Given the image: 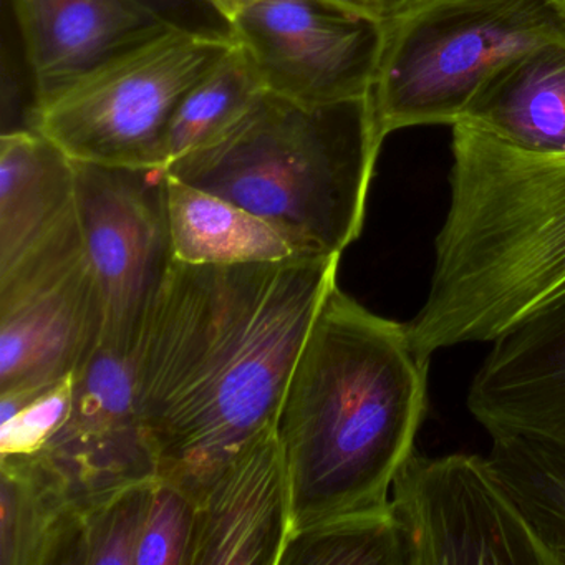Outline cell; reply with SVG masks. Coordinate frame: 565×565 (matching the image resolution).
Returning <instances> with one entry per match:
<instances>
[{
	"label": "cell",
	"mask_w": 565,
	"mask_h": 565,
	"mask_svg": "<svg viewBox=\"0 0 565 565\" xmlns=\"http://www.w3.org/2000/svg\"><path fill=\"white\" fill-rule=\"evenodd\" d=\"M213 2L217 6V9L230 19L231 24H233L234 15L239 14L244 8L253 4L256 0H213Z\"/></svg>",
	"instance_id": "83f0119b"
},
{
	"label": "cell",
	"mask_w": 565,
	"mask_h": 565,
	"mask_svg": "<svg viewBox=\"0 0 565 565\" xmlns=\"http://www.w3.org/2000/svg\"><path fill=\"white\" fill-rule=\"evenodd\" d=\"M383 141L372 94L300 104L266 90L224 137L167 171L256 214L300 256L340 257L362 234Z\"/></svg>",
	"instance_id": "277c9868"
},
{
	"label": "cell",
	"mask_w": 565,
	"mask_h": 565,
	"mask_svg": "<svg viewBox=\"0 0 565 565\" xmlns=\"http://www.w3.org/2000/svg\"><path fill=\"white\" fill-rule=\"evenodd\" d=\"M339 260H173L134 355L138 409L160 478L196 499L234 456L276 429Z\"/></svg>",
	"instance_id": "6da1fadb"
},
{
	"label": "cell",
	"mask_w": 565,
	"mask_h": 565,
	"mask_svg": "<svg viewBox=\"0 0 565 565\" xmlns=\"http://www.w3.org/2000/svg\"><path fill=\"white\" fill-rule=\"evenodd\" d=\"M42 455L67 476L85 509L158 476L138 409L134 356L98 347L78 370L71 412Z\"/></svg>",
	"instance_id": "8fae6325"
},
{
	"label": "cell",
	"mask_w": 565,
	"mask_h": 565,
	"mask_svg": "<svg viewBox=\"0 0 565 565\" xmlns=\"http://www.w3.org/2000/svg\"><path fill=\"white\" fill-rule=\"evenodd\" d=\"M555 41H565L555 0H422L386 19L372 88L380 137L455 127L502 65Z\"/></svg>",
	"instance_id": "5b68a950"
},
{
	"label": "cell",
	"mask_w": 565,
	"mask_h": 565,
	"mask_svg": "<svg viewBox=\"0 0 565 565\" xmlns=\"http://www.w3.org/2000/svg\"><path fill=\"white\" fill-rule=\"evenodd\" d=\"M104 312L87 257L0 292V395L75 375L102 345Z\"/></svg>",
	"instance_id": "7c38bea8"
},
{
	"label": "cell",
	"mask_w": 565,
	"mask_h": 565,
	"mask_svg": "<svg viewBox=\"0 0 565 565\" xmlns=\"http://www.w3.org/2000/svg\"><path fill=\"white\" fill-rule=\"evenodd\" d=\"M196 499L158 476L135 565H190Z\"/></svg>",
	"instance_id": "cb8c5ba5"
},
{
	"label": "cell",
	"mask_w": 565,
	"mask_h": 565,
	"mask_svg": "<svg viewBox=\"0 0 565 565\" xmlns=\"http://www.w3.org/2000/svg\"><path fill=\"white\" fill-rule=\"evenodd\" d=\"M157 478L125 486L85 509L84 565H135Z\"/></svg>",
	"instance_id": "7402d4cb"
},
{
	"label": "cell",
	"mask_w": 565,
	"mask_h": 565,
	"mask_svg": "<svg viewBox=\"0 0 565 565\" xmlns=\"http://www.w3.org/2000/svg\"><path fill=\"white\" fill-rule=\"evenodd\" d=\"M168 206L174 260L180 263H276L300 256L276 227L256 214L170 173Z\"/></svg>",
	"instance_id": "ac0fdd59"
},
{
	"label": "cell",
	"mask_w": 565,
	"mask_h": 565,
	"mask_svg": "<svg viewBox=\"0 0 565 565\" xmlns=\"http://www.w3.org/2000/svg\"><path fill=\"white\" fill-rule=\"evenodd\" d=\"M489 436L492 469L555 565H565V443L519 431Z\"/></svg>",
	"instance_id": "d6986e66"
},
{
	"label": "cell",
	"mask_w": 565,
	"mask_h": 565,
	"mask_svg": "<svg viewBox=\"0 0 565 565\" xmlns=\"http://www.w3.org/2000/svg\"><path fill=\"white\" fill-rule=\"evenodd\" d=\"M264 92L249 55L236 42L178 105L164 135V168L224 137Z\"/></svg>",
	"instance_id": "ffe728a7"
},
{
	"label": "cell",
	"mask_w": 565,
	"mask_h": 565,
	"mask_svg": "<svg viewBox=\"0 0 565 565\" xmlns=\"http://www.w3.org/2000/svg\"><path fill=\"white\" fill-rule=\"evenodd\" d=\"M75 168L85 257L104 312L102 347L134 356L174 260L168 171Z\"/></svg>",
	"instance_id": "52a82bcc"
},
{
	"label": "cell",
	"mask_w": 565,
	"mask_h": 565,
	"mask_svg": "<svg viewBox=\"0 0 565 565\" xmlns=\"http://www.w3.org/2000/svg\"><path fill=\"white\" fill-rule=\"evenodd\" d=\"M458 125L524 150L565 154V41L537 45L502 65Z\"/></svg>",
	"instance_id": "e0dca14e"
},
{
	"label": "cell",
	"mask_w": 565,
	"mask_h": 565,
	"mask_svg": "<svg viewBox=\"0 0 565 565\" xmlns=\"http://www.w3.org/2000/svg\"><path fill=\"white\" fill-rule=\"evenodd\" d=\"M85 508L42 455H0V565H84Z\"/></svg>",
	"instance_id": "2e32d148"
},
{
	"label": "cell",
	"mask_w": 565,
	"mask_h": 565,
	"mask_svg": "<svg viewBox=\"0 0 565 565\" xmlns=\"http://www.w3.org/2000/svg\"><path fill=\"white\" fill-rule=\"evenodd\" d=\"M290 534L289 472L273 429L198 494L190 565H279Z\"/></svg>",
	"instance_id": "4fadbf2b"
},
{
	"label": "cell",
	"mask_w": 565,
	"mask_h": 565,
	"mask_svg": "<svg viewBox=\"0 0 565 565\" xmlns=\"http://www.w3.org/2000/svg\"><path fill=\"white\" fill-rule=\"evenodd\" d=\"M164 28L216 41L236 42L230 19L213 0H134Z\"/></svg>",
	"instance_id": "d4e9b609"
},
{
	"label": "cell",
	"mask_w": 565,
	"mask_h": 565,
	"mask_svg": "<svg viewBox=\"0 0 565 565\" xmlns=\"http://www.w3.org/2000/svg\"><path fill=\"white\" fill-rule=\"evenodd\" d=\"M431 360L406 323L376 316L333 286L300 350L276 431L286 456L292 532L390 505L415 452Z\"/></svg>",
	"instance_id": "7a4b0ae2"
},
{
	"label": "cell",
	"mask_w": 565,
	"mask_h": 565,
	"mask_svg": "<svg viewBox=\"0 0 565 565\" xmlns=\"http://www.w3.org/2000/svg\"><path fill=\"white\" fill-rule=\"evenodd\" d=\"M468 408L489 435L565 443V302L492 343L472 376Z\"/></svg>",
	"instance_id": "5bb4252c"
},
{
	"label": "cell",
	"mask_w": 565,
	"mask_h": 565,
	"mask_svg": "<svg viewBox=\"0 0 565 565\" xmlns=\"http://www.w3.org/2000/svg\"><path fill=\"white\" fill-rule=\"evenodd\" d=\"M449 206L413 349L494 343L565 302V154L455 125Z\"/></svg>",
	"instance_id": "3957f363"
},
{
	"label": "cell",
	"mask_w": 565,
	"mask_h": 565,
	"mask_svg": "<svg viewBox=\"0 0 565 565\" xmlns=\"http://www.w3.org/2000/svg\"><path fill=\"white\" fill-rule=\"evenodd\" d=\"M335 2L347 6V8L353 9V11L362 12V14L373 15V18H382L379 0H335Z\"/></svg>",
	"instance_id": "4316f807"
},
{
	"label": "cell",
	"mask_w": 565,
	"mask_h": 565,
	"mask_svg": "<svg viewBox=\"0 0 565 565\" xmlns=\"http://www.w3.org/2000/svg\"><path fill=\"white\" fill-rule=\"evenodd\" d=\"M233 29L267 92L330 104L372 94L386 19L335 0H256L234 15Z\"/></svg>",
	"instance_id": "9c48e42d"
},
{
	"label": "cell",
	"mask_w": 565,
	"mask_h": 565,
	"mask_svg": "<svg viewBox=\"0 0 565 565\" xmlns=\"http://www.w3.org/2000/svg\"><path fill=\"white\" fill-rule=\"evenodd\" d=\"M35 100L167 31L134 0H12Z\"/></svg>",
	"instance_id": "9a60e30c"
},
{
	"label": "cell",
	"mask_w": 565,
	"mask_h": 565,
	"mask_svg": "<svg viewBox=\"0 0 565 565\" xmlns=\"http://www.w3.org/2000/svg\"><path fill=\"white\" fill-rule=\"evenodd\" d=\"M555 4L558 6V9H561L562 14L565 15V0H555Z\"/></svg>",
	"instance_id": "f1b7e54d"
},
{
	"label": "cell",
	"mask_w": 565,
	"mask_h": 565,
	"mask_svg": "<svg viewBox=\"0 0 565 565\" xmlns=\"http://www.w3.org/2000/svg\"><path fill=\"white\" fill-rule=\"evenodd\" d=\"M390 509L406 565H555L482 456L413 452L393 479Z\"/></svg>",
	"instance_id": "ba28073f"
},
{
	"label": "cell",
	"mask_w": 565,
	"mask_h": 565,
	"mask_svg": "<svg viewBox=\"0 0 565 565\" xmlns=\"http://www.w3.org/2000/svg\"><path fill=\"white\" fill-rule=\"evenodd\" d=\"M77 373L34 392L0 395V455L47 448L71 412Z\"/></svg>",
	"instance_id": "603a6c76"
},
{
	"label": "cell",
	"mask_w": 565,
	"mask_h": 565,
	"mask_svg": "<svg viewBox=\"0 0 565 565\" xmlns=\"http://www.w3.org/2000/svg\"><path fill=\"white\" fill-rule=\"evenodd\" d=\"M77 168L34 128L0 138V292L84 256Z\"/></svg>",
	"instance_id": "30bf717a"
},
{
	"label": "cell",
	"mask_w": 565,
	"mask_h": 565,
	"mask_svg": "<svg viewBox=\"0 0 565 565\" xmlns=\"http://www.w3.org/2000/svg\"><path fill=\"white\" fill-rule=\"evenodd\" d=\"M279 565H406V557L388 505L292 532Z\"/></svg>",
	"instance_id": "44dd1931"
},
{
	"label": "cell",
	"mask_w": 565,
	"mask_h": 565,
	"mask_svg": "<svg viewBox=\"0 0 565 565\" xmlns=\"http://www.w3.org/2000/svg\"><path fill=\"white\" fill-rule=\"evenodd\" d=\"M418 2H422V0H379V6L380 11H382V18L390 19L402 14L406 9L418 4Z\"/></svg>",
	"instance_id": "484cf974"
},
{
	"label": "cell",
	"mask_w": 565,
	"mask_h": 565,
	"mask_svg": "<svg viewBox=\"0 0 565 565\" xmlns=\"http://www.w3.org/2000/svg\"><path fill=\"white\" fill-rule=\"evenodd\" d=\"M234 44L167 29L35 100L31 127L82 163L164 168L178 105Z\"/></svg>",
	"instance_id": "8992f818"
}]
</instances>
